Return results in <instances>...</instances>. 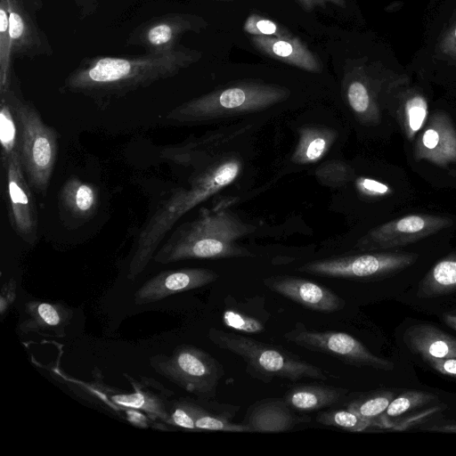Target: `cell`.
<instances>
[{"label":"cell","instance_id":"obj_34","mask_svg":"<svg viewBox=\"0 0 456 456\" xmlns=\"http://www.w3.org/2000/svg\"><path fill=\"white\" fill-rule=\"evenodd\" d=\"M243 29L251 36H267L279 38H291L295 37L286 28L256 13H252L246 19Z\"/></svg>","mask_w":456,"mask_h":456},{"label":"cell","instance_id":"obj_11","mask_svg":"<svg viewBox=\"0 0 456 456\" xmlns=\"http://www.w3.org/2000/svg\"><path fill=\"white\" fill-rule=\"evenodd\" d=\"M203 18L190 13H167L142 23L129 35L127 44L142 47L148 53H168L179 45L187 32L206 27Z\"/></svg>","mask_w":456,"mask_h":456},{"label":"cell","instance_id":"obj_41","mask_svg":"<svg viewBox=\"0 0 456 456\" xmlns=\"http://www.w3.org/2000/svg\"><path fill=\"white\" fill-rule=\"evenodd\" d=\"M77 4L81 5V6H84V8L86 9V5L87 4L86 0H75ZM89 1H92V0H89Z\"/></svg>","mask_w":456,"mask_h":456},{"label":"cell","instance_id":"obj_37","mask_svg":"<svg viewBox=\"0 0 456 456\" xmlns=\"http://www.w3.org/2000/svg\"><path fill=\"white\" fill-rule=\"evenodd\" d=\"M425 360L437 372L456 378V358H427Z\"/></svg>","mask_w":456,"mask_h":456},{"label":"cell","instance_id":"obj_22","mask_svg":"<svg viewBox=\"0 0 456 456\" xmlns=\"http://www.w3.org/2000/svg\"><path fill=\"white\" fill-rule=\"evenodd\" d=\"M347 390L322 384H301L289 389L283 399L299 413L318 411L338 403Z\"/></svg>","mask_w":456,"mask_h":456},{"label":"cell","instance_id":"obj_40","mask_svg":"<svg viewBox=\"0 0 456 456\" xmlns=\"http://www.w3.org/2000/svg\"><path fill=\"white\" fill-rule=\"evenodd\" d=\"M444 322L456 330V312L446 314L444 315Z\"/></svg>","mask_w":456,"mask_h":456},{"label":"cell","instance_id":"obj_7","mask_svg":"<svg viewBox=\"0 0 456 456\" xmlns=\"http://www.w3.org/2000/svg\"><path fill=\"white\" fill-rule=\"evenodd\" d=\"M150 364L159 375L203 399L216 396L224 375L223 366L216 359L190 345L177 346L169 356L155 355Z\"/></svg>","mask_w":456,"mask_h":456},{"label":"cell","instance_id":"obj_16","mask_svg":"<svg viewBox=\"0 0 456 456\" xmlns=\"http://www.w3.org/2000/svg\"><path fill=\"white\" fill-rule=\"evenodd\" d=\"M414 156L441 167L456 163V128L444 112L436 111L428 119L415 142Z\"/></svg>","mask_w":456,"mask_h":456},{"label":"cell","instance_id":"obj_26","mask_svg":"<svg viewBox=\"0 0 456 456\" xmlns=\"http://www.w3.org/2000/svg\"><path fill=\"white\" fill-rule=\"evenodd\" d=\"M401 128L408 140H413L428 121V104L416 90H409L401 98L397 110Z\"/></svg>","mask_w":456,"mask_h":456},{"label":"cell","instance_id":"obj_8","mask_svg":"<svg viewBox=\"0 0 456 456\" xmlns=\"http://www.w3.org/2000/svg\"><path fill=\"white\" fill-rule=\"evenodd\" d=\"M283 337L297 346L338 358L346 364L386 370L394 367L392 362L373 354L362 342L345 332L316 331L297 322Z\"/></svg>","mask_w":456,"mask_h":456},{"label":"cell","instance_id":"obj_35","mask_svg":"<svg viewBox=\"0 0 456 456\" xmlns=\"http://www.w3.org/2000/svg\"><path fill=\"white\" fill-rule=\"evenodd\" d=\"M358 191L363 195L370 197H385L392 193L391 188L379 181L361 177L356 181Z\"/></svg>","mask_w":456,"mask_h":456},{"label":"cell","instance_id":"obj_33","mask_svg":"<svg viewBox=\"0 0 456 456\" xmlns=\"http://www.w3.org/2000/svg\"><path fill=\"white\" fill-rule=\"evenodd\" d=\"M393 399L392 393L382 392L352 401L346 408L374 426L375 421L386 411Z\"/></svg>","mask_w":456,"mask_h":456},{"label":"cell","instance_id":"obj_5","mask_svg":"<svg viewBox=\"0 0 456 456\" xmlns=\"http://www.w3.org/2000/svg\"><path fill=\"white\" fill-rule=\"evenodd\" d=\"M9 101L19 129L18 151L32 189L45 194L58 155V134L45 124L34 105L17 95L11 87L0 94Z\"/></svg>","mask_w":456,"mask_h":456},{"label":"cell","instance_id":"obj_1","mask_svg":"<svg viewBox=\"0 0 456 456\" xmlns=\"http://www.w3.org/2000/svg\"><path fill=\"white\" fill-rule=\"evenodd\" d=\"M200 58L199 51L182 45L165 53L90 58L68 76L64 89L99 100L121 97L172 77Z\"/></svg>","mask_w":456,"mask_h":456},{"label":"cell","instance_id":"obj_12","mask_svg":"<svg viewBox=\"0 0 456 456\" xmlns=\"http://www.w3.org/2000/svg\"><path fill=\"white\" fill-rule=\"evenodd\" d=\"M4 167L10 223L19 237L34 244L38 226L37 208L18 151L10 157Z\"/></svg>","mask_w":456,"mask_h":456},{"label":"cell","instance_id":"obj_38","mask_svg":"<svg viewBox=\"0 0 456 456\" xmlns=\"http://www.w3.org/2000/svg\"><path fill=\"white\" fill-rule=\"evenodd\" d=\"M16 297V281L13 279L9 280L1 289L0 297V313L2 315L12 305Z\"/></svg>","mask_w":456,"mask_h":456},{"label":"cell","instance_id":"obj_32","mask_svg":"<svg viewBox=\"0 0 456 456\" xmlns=\"http://www.w3.org/2000/svg\"><path fill=\"white\" fill-rule=\"evenodd\" d=\"M317 422L330 427L339 428L352 432H361L372 427V424L346 409L321 411L316 416Z\"/></svg>","mask_w":456,"mask_h":456},{"label":"cell","instance_id":"obj_30","mask_svg":"<svg viewBox=\"0 0 456 456\" xmlns=\"http://www.w3.org/2000/svg\"><path fill=\"white\" fill-rule=\"evenodd\" d=\"M331 137L330 133L319 129L305 131L296 151V157L302 163L314 162L327 151Z\"/></svg>","mask_w":456,"mask_h":456},{"label":"cell","instance_id":"obj_28","mask_svg":"<svg viewBox=\"0 0 456 456\" xmlns=\"http://www.w3.org/2000/svg\"><path fill=\"white\" fill-rule=\"evenodd\" d=\"M0 142L3 167L10 157L18 151L19 129L13 110L7 98L0 95Z\"/></svg>","mask_w":456,"mask_h":456},{"label":"cell","instance_id":"obj_42","mask_svg":"<svg viewBox=\"0 0 456 456\" xmlns=\"http://www.w3.org/2000/svg\"><path fill=\"white\" fill-rule=\"evenodd\" d=\"M218 1H234V0H218Z\"/></svg>","mask_w":456,"mask_h":456},{"label":"cell","instance_id":"obj_19","mask_svg":"<svg viewBox=\"0 0 456 456\" xmlns=\"http://www.w3.org/2000/svg\"><path fill=\"white\" fill-rule=\"evenodd\" d=\"M345 96L354 113L364 122L378 121L380 114L377 84L362 63L348 64L344 77Z\"/></svg>","mask_w":456,"mask_h":456},{"label":"cell","instance_id":"obj_20","mask_svg":"<svg viewBox=\"0 0 456 456\" xmlns=\"http://www.w3.org/2000/svg\"><path fill=\"white\" fill-rule=\"evenodd\" d=\"M252 45L270 58L297 67L309 72H320L321 63L306 45L297 37L279 38L267 36H252Z\"/></svg>","mask_w":456,"mask_h":456},{"label":"cell","instance_id":"obj_25","mask_svg":"<svg viewBox=\"0 0 456 456\" xmlns=\"http://www.w3.org/2000/svg\"><path fill=\"white\" fill-rule=\"evenodd\" d=\"M60 202L71 216L80 219L90 218L97 210L98 191L93 184L71 177L61 190Z\"/></svg>","mask_w":456,"mask_h":456},{"label":"cell","instance_id":"obj_9","mask_svg":"<svg viewBox=\"0 0 456 456\" xmlns=\"http://www.w3.org/2000/svg\"><path fill=\"white\" fill-rule=\"evenodd\" d=\"M416 259L417 255L409 253H371L313 261L297 270L326 277L363 279L401 270L411 265Z\"/></svg>","mask_w":456,"mask_h":456},{"label":"cell","instance_id":"obj_10","mask_svg":"<svg viewBox=\"0 0 456 456\" xmlns=\"http://www.w3.org/2000/svg\"><path fill=\"white\" fill-rule=\"evenodd\" d=\"M239 410L211 399L180 398L171 403L167 421L191 431L249 432L244 424L233 422Z\"/></svg>","mask_w":456,"mask_h":456},{"label":"cell","instance_id":"obj_6","mask_svg":"<svg viewBox=\"0 0 456 456\" xmlns=\"http://www.w3.org/2000/svg\"><path fill=\"white\" fill-rule=\"evenodd\" d=\"M289 91L277 85L242 83L191 99L171 110L166 119L189 124L264 110L286 99Z\"/></svg>","mask_w":456,"mask_h":456},{"label":"cell","instance_id":"obj_24","mask_svg":"<svg viewBox=\"0 0 456 456\" xmlns=\"http://www.w3.org/2000/svg\"><path fill=\"white\" fill-rule=\"evenodd\" d=\"M223 313V323L236 331L256 334L265 330L269 314L264 308L263 298H250L243 302L231 300Z\"/></svg>","mask_w":456,"mask_h":456},{"label":"cell","instance_id":"obj_23","mask_svg":"<svg viewBox=\"0 0 456 456\" xmlns=\"http://www.w3.org/2000/svg\"><path fill=\"white\" fill-rule=\"evenodd\" d=\"M406 342L427 358H456V338L430 325H417L407 333Z\"/></svg>","mask_w":456,"mask_h":456},{"label":"cell","instance_id":"obj_4","mask_svg":"<svg viewBox=\"0 0 456 456\" xmlns=\"http://www.w3.org/2000/svg\"><path fill=\"white\" fill-rule=\"evenodd\" d=\"M208 339L219 348L240 357L247 372L254 379L269 383L273 379L297 381L303 379L326 380L328 373L285 348L264 343L240 333L215 328Z\"/></svg>","mask_w":456,"mask_h":456},{"label":"cell","instance_id":"obj_21","mask_svg":"<svg viewBox=\"0 0 456 456\" xmlns=\"http://www.w3.org/2000/svg\"><path fill=\"white\" fill-rule=\"evenodd\" d=\"M73 317L71 308L61 303L31 300L25 304L19 330L22 333L53 331L63 335Z\"/></svg>","mask_w":456,"mask_h":456},{"label":"cell","instance_id":"obj_31","mask_svg":"<svg viewBox=\"0 0 456 456\" xmlns=\"http://www.w3.org/2000/svg\"><path fill=\"white\" fill-rule=\"evenodd\" d=\"M432 398L431 395L423 392H405L391 401L386 411L375 421L374 426L386 428L387 423L391 419L401 416L419 405L425 404Z\"/></svg>","mask_w":456,"mask_h":456},{"label":"cell","instance_id":"obj_36","mask_svg":"<svg viewBox=\"0 0 456 456\" xmlns=\"http://www.w3.org/2000/svg\"><path fill=\"white\" fill-rule=\"evenodd\" d=\"M437 53L441 58L456 61V22L441 37Z\"/></svg>","mask_w":456,"mask_h":456},{"label":"cell","instance_id":"obj_3","mask_svg":"<svg viewBox=\"0 0 456 456\" xmlns=\"http://www.w3.org/2000/svg\"><path fill=\"white\" fill-rule=\"evenodd\" d=\"M248 227L226 210L202 209L194 220L178 226L159 247L153 260L170 264L186 259L248 256L236 241Z\"/></svg>","mask_w":456,"mask_h":456},{"label":"cell","instance_id":"obj_17","mask_svg":"<svg viewBox=\"0 0 456 456\" xmlns=\"http://www.w3.org/2000/svg\"><path fill=\"white\" fill-rule=\"evenodd\" d=\"M8 10L12 56L50 54L51 46L22 1L8 0Z\"/></svg>","mask_w":456,"mask_h":456},{"label":"cell","instance_id":"obj_2","mask_svg":"<svg viewBox=\"0 0 456 456\" xmlns=\"http://www.w3.org/2000/svg\"><path fill=\"white\" fill-rule=\"evenodd\" d=\"M240 170L237 159L217 162L199 174L189 186L179 188L159 204L136 239L127 268L135 280L146 268L167 232L185 213L233 182Z\"/></svg>","mask_w":456,"mask_h":456},{"label":"cell","instance_id":"obj_27","mask_svg":"<svg viewBox=\"0 0 456 456\" xmlns=\"http://www.w3.org/2000/svg\"><path fill=\"white\" fill-rule=\"evenodd\" d=\"M456 289V256L439 261L427 274L421 292L427 296L441 295Z\"/></svg>","mask_w":456,"mask_h":456},{"label":"cell","instance_id":"obj_39","mask_svg":"<svg viewBox=\"0 0 456 456\" xmlns=\"http://www.w3.org/2000/svg\"><path fill=\"white\" fill-rule=\"evenodd\" d=\"M300 7L306 11L311 12L314 10L316 6H323L327 3L333 4L335 5H338L339 7H345L346 6V1L345 0H295Z\"/></svg>","mask_w":456,"mask_h":456},{"label":"cell","instance_id":"obj_18","mask_svg":"<svg viewBox=\"0 0 456 456\" xmlns=\"http://www.w3.org/2000/svg\"><path fill=\"white\" fill-rule=\"evenodd\" d=\"M309 421V416L297 414L283 398H265L248 407L241 423L249 432L279 433Z\"/></svg>","mask_w":456,"mask_h":456},{"label":"cell","instance_id":"obj_14","mask_svg":"<svg viewBox=\"0 0 456 456\" xmlns=\"http://www.w3.org/2000/svg\"><path fill=\"white\" fill-rule=\"evenodd\" d=\"M218 279V274L206 268H183L160 272L145 281L134 295L136 305H146L171 295L204 287Z\"/></svg>","mask_w":456,"mask_h":456},{"label":"cell","instance_id":"obj_15","mask_svg":"<svg viewBox=\"0 0 456 456\" xmlns=\"http://www.w3.org/2000/svg\"><path fill=\"white\" fill-rule=\"evenodd\" d=\"M263 281L272 291L314 311L332 313L341 310L346 305V301L334 291L303 278L277 275Z\"/></svg>","mask_w":456,"mask_h":456},{"label":"cell","instance_id":"obj_13","mask_svg":"<svg viewBox=\"0 0 456 456\" xmlns=\"http://www.w3.org/2000/svg\"><path fill=\"white\" fill-rule=\"evenodd\" d=\"M449 218L411 214L387 222L371 230L361 241L365 249H384L407 245L451 226Z\"/></svg>","mask_w":456,"mask_h":456},{"label":"cell","instance_id":"obj_29","mask_svg":"<svg viewBox=\"0 0 456 456\" xmlns=\"http://www.w3.org/2000/svg\"><path fill=\"white\" fill-rule=\"evenodd\" d=\"M8 0H0V94L12 87Z\"/></svg>","mask_w":456,"mask_h":456}]
</instances>
